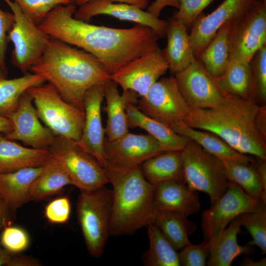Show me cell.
<instances>
[{
  "label": "cell",
  "mask_w": 266,
  "mask_h": 266,
  "mask_svg": "<svg viewBox=\"0 0 266 266\" xmlns=\"http://www.w3.org/2000/svg\"><path fill=\"white\" fill-rule=\"evenodd\" d=\"M76 5L53 8L38 27L51 38L92 54L111 75L158 46V35L151 29L136 24L121 29L92 25L75 18Z\"/></svg>",
  "instance_id": "cell-1"
},
{
  "label": "cell",
  "mask_w": 266,
  "mask_h": 266,
  "mask_svg": "<svg viewBox=\"0 0 266 266\" xmlns=\"http://www.w3.org/2000/svg\"><path fill=\"white\" fill-rule=\"evenodd\" d=\"M184 123L211 132L242 154L266 159V106L227 93L210 108L191 109Z\"/></svg>",
  "instance_id": "cell-2"
},
{
  "label": "cell",
  "mask_w": 266,
  "mask_h": 266,
  "mask_svg": "<svg viewBox=\"0 0 266 266\" xmlns=\"http://www.w3.org/2000/svg\"><path fill=\"white\" fill-rule=\"evenodd\" d=\"M31 69L52 85L64 100L83 111L86 92L110 79L94 55L52 38L39 61Z\"/></svg>",
  "instance_id": "cell-3"
},
{
  "label": "cell",
  "mask_w": 266,
  "mask_h": 266,
  "mask_svg": "<svg viewBox=\"0 0 266 266\" xmlns=\"http://www.w3.org/2000/svg\"><path fill=\"white\" fill-rule=\"evenodd\" d=\"M107 176L112 186L110 235L132 234L152 223L157 212L154 186L144 177L140 166Z\"/></svg>",
  "instance_id": "cell-4"
},
{
  "label": "cell",
  "mask_w": 266,
  "mask_h": 266,
  "mask_svg": "<svg viewBox=\"0 0 266 266\" xmlns=\"http://www.w3.org/2000/svg\"><path fill=\"white\" fill-rule=\"evenodd\" d=\"M112 190L106 186L80 191L76 211L87 250L93 258L100 257L110 235Z\"/></svg>",
  "instance_id": "cell-5"
},
{
  "label": "cell",
  "mask_w": 266,
  "mask_h": 266,
  "mask_svg": "<svg viewBox=\"0 0 266 266\" xmlns=\"http://www.w3.org/2000/svg\"><path fill=\"white\" fill-rule=\"evenodd\" d=\"M26 92L32 98L37 115L56 136L77 141L84 124V111L64 100L51 84H42Z\"/></svg>",
  "instance_id": "cell-6"
},
{
  "label": "cell",
  "mask_w": 266,
  "mask_h": 266,
  "mask_svg": "<svg viewBox=\"0 0 266 266\" xmlns=\"http://www.w3.org/2000/svg\"><path fill=\"white\" fill-rule=\"evenodd\" d=\"M181 154L186 184L207 194L213 204L225 192L230 182L222 162L190 139Z\"/></svg>",
  "instance_id": "cell-7"
},
{
  "label": "cell",
  "mask_w": 266,
  "mask_h": 266,
  "mask_svg": "<svg viewBox=\"0 0 266 266\" xmlns=\"http://www.w3.org/2000/svg\"><path fill=\"white\" fill-rule=\"evenodd\" d=\"M68 173L72 185L80 191H90L105 186L109 183L104 167L90 154L82 149L76 142L56 136L48 148Z\"/></svg>",
  "instance_id": "cell-8"
},
{
  "label": "cell",
  "mask_w": 266,
  "mask_h": 266,
  "mask_svg": "<svg viewBox=\"0 0 266 266\" xmlns=\"http://www.w3.org/2000/svg\"><path fill=\"white\" fill-rule=\"evenodd\" d=\"M266 45V1L259 0L232 22L230 61L250 63L255 53Z\"/></svg>",
  "instance_id": "cell-9"
},
{
  "label": "cell",
  "mask_w": 266,
  "mask_h": 266,
  "mask_svg": "<svg viewBox=\"0 0 266 266\" xmlns=\"http://www.w3.org/2000/svg\"><path fill=\"white\" fill-rule=\"evenodd\" d=\"M14 16V23L8 34L14 48L13 64L22 72L38 63L51 37L10 0H4Z\"/></svg>",
  "instance_id": "cell-10"
},
{
  "label": "cell",
  "mask_w": 266,
  "mask_h": 266,
  "mask_svg": "<svg viewBox=\"0 0 266 266\" xmlns=\"http://www.w3.org/2000/svg\"><path fill=\"white\" fill-rule=\"evenodd\" d=\"M262 204L265 203L250 197L238 185L230 181L223 195L202 214L204 239L210 246L233 219Z\"/></svg>",
  "instance_id": "cell-11"
},
{
  "label": "cell",
  "mask_w": 266,
  "mask_h": 266,
  "mask_svg": "<svg viewBox=\"0 0 266 266\" xmlns=\"http://www.w3.org/2000/svg\"><path fill=\"white\" fill-rule=\"evenodd\" d=\"M137 103L142 112L172 130L184 122L191 110L173 76L159 79Z\"/></svg>",
  "instance_id": "cell-12"
},
{
  "label": "cell",
  "mask_w": 266,
  "mask_h": 266,
  "mask_svg": "<svg viewBox=\"0 0 266 266\" xmlns=\"http://www.w3.org/2000/svg\"><path fill=\"white\" fill-rule=\"evenodd\" d=\"M166 151L149 134L128 132L113 141H105V170L121 173L140 166L148 159Z\"/></svg>",
  "instance_id": "cell-13"
},
{
  "label": "cell",
  "mask_w": 266,
  "mask_h": 266,
  "mask_svg": "<svg viewBox=\"0 0 266 266\" xmlns=\"http://www.w3.org/2000/svg\"><path fill=\"white\" fill-rule=\"evenodd\" d=\"M168 69L167 62L158 45L111 74L110 79L123 91H133L141 98Z\"/></svg>",
  "instance_id": "cell-14"
},
{
  "label": "cell",
  "mask_w": 266,
  "mask_h": 266,
  "mask_svg": "<svg viewBox=\"0 0 266 266\" xmlns=\"http://www.w3.org/2000/svg\"><path fill=\"white\" fill-rule=\"evenodd\" d=\"M174 77L181 95L191 109L213 107L227 93L196 59Z\"/></svg>",
  "instance_id": "cell-15"
},
{
  "label": "cell",
  "mask_w": 266,
  "mask_h": 266,
  "mask_svg": "<svg viewBox=\"0 0 266 266\" xmlns=\"http://www.w3.org/2000/svg\"><path fill=\"white\" fill-rule=\"evenodd\" d=\"M13 124L6 138L22 142L32 148L48 149L56 135L39 121L32 97L27 92L20 97L16 109L7 116Z\"/></svg>",
  "instance_id": "cell-16"
},
{
  "label": "cell",
  "mask_w": 266,
  "mask_h": 266,
  "mask_svg": "<svg viewBox=\"0 0 266 266\" xmlns=\"http://www.w3.org/2000/svg\"><path fill=\"white\" fill-rule=\"evenodd\" d=\"M104 85L93 86L86 93L83 100L85 120L82 133L76 141L84 151L106 166L105 129L102 123L101 104L104 98Z\"/></svg>",
  "instance_id": "cell-17"
},
{
  "label": "cell",
  "mask_w": 266,
  "mask_h": 266,
  "mask_svg": "<svg viewBox=\"0 0 266 266\" xmlns=\"http://www.w3.org/2000/svg\"><path fill=\"white\" fill-rule=\"evenodd\" d=\"M258 0H224L211 13H201L192 25L190 33L196 59L222 26L235 20Z\"/></svg>",
  "instance_id": "cell-18"
},
{
  "label": "cell",
  "mask_w": 266,
  "mask_h": 266,
  "mask_svg": "<svg viewBox=\"0 0 266 266\" xmlns=\"http://www.w3.org/2000/svg\"><path fill=\"white\" fill-rule=\"evenodd\" d=\"M106 15L122 21L133 22L151 29L158 36H164L167 21L156 18L134 5L114 3L107 0H95L86 3L76 9L75 18L87 21L93 17Z\"/></svg>",
  "instance_id": "cell-19"
},
{
  "label": "cell",
  "mask_w": 266,
  "mask_h": 266,
  "mask_svg": "<svg viewBox=\"0 0 266 266\" xmlns=\"http://www.w3.org/2000/svg\"><path fill=\"white\" fill-rule=\"evenodd\" d=\"M153 186L157 212H174L188 216L199 211L200 204L197 191L186 183L167 181Z\"/></svg>",
  "instance_id": "cell-20"
},
{
  "label": "cell",
  "mask_w": 266,
  "mask_h": 266,
  "mask_svg": "<svg viewBox=\"0 0 266 266\" xmlns=\"http://www.w3.org/2000/svg\"><path fill=\"white\" fill-rule=\"evenodd\" d=\"M118 85L112 80L104 85V98L106 99L105 111L107 122L105 133L107 140L113 141L129 132L126 113L127 105L137 103L138 96L130 90L123 91L121 95Z\"/></svg>",
  "instance_id": "cell-21"
},
{
  "label": "cell",
  "mask_w": 266,
  "mask_h": 266,
  "mask_svg": "<svg viewBox=\"0 0 266 266\" xmlns=\"http://www.w3.org/2000/svg\"><path fill=\"white\" fill-rule=\"evenodd\" d=\"M166 21L165 35L167 44L162 51L168 69L171 73L175 75L187 67L196 58L186 26L173 17Z\"/></svg>",
  "instance_id": "cell-22"
},
{
  "label": "cell",
  "mask_w": 266,
  "mask_h": 266,
  "mask_svg": "<svg viewBox=\"0 0 266 266\" xmlns=\"http://www.w3.org/2000/svg\"><path fill=\"white\" fill-rule=\"evenodd\" d=\"M51 157L48 149L26 147L0 133V173L41 166Z\"/></svg>",
  "instance_id": "cell-23"
},
{
  "label": "cell",
  "mask_w": 266,
  "mask_h": 266,
  "mask_svg": "<svg viewBox=\"0 0 266 266\" xmlns=\"http://www.w3.org/2000/svg\"><path fill=\"white\" fill-rule=\"evenodd\" d=\"M43 166L0 173V193L12 209L16 211L31 201L34 183Z\"/></svg>",
  "instance_id": "cell-24"
},
{
  "label": "cell",
  "mask_w": 266,
  "mask_h": 266,
  "mask_svg": "<svg viewBox=\"0 0 266 266\" xmlns=\"http://www.w3.org/2000/svg\"><path fill=\"white\" fill-rule=\"evenodd\" d=\"M129 128H139L145 130L164 147L166 151H181L190 139L180 135L164 124L142 112L135 104L126 106Z\"/></svg>",
  "instance_id": "cell-25"
},
{
  "label": "cell",
  "mask_w": 266,
  "mask_h": 266,
  "mask_svg": "<svg viewBox=\"0 0 266 266\" xmlns=\"http://www.w3.org/2000/svg\"><path fill=\"white\" fill-rule=\"evenodd\" d=\"M175 133L194 141L220 160L250 164L253 156L242 154L233 149L217 135L209 131L192 128L182 122L173 129Z\"/></svg>",
  "instance_id": "cell-26"
},
{
  "label": "cell",
  "mask_w": 266,
  "mask_h": 266,
  "mask_svg": "<svg viewBox=\"0 0 266 266\" xmlns=\"http://www.w3.org/2000/svg\"><path fill=\"white\" fill-rule=\"evenodd\" d=\"M241 227L237 217L209 246V254L206 262L208 266H230L239 256L252 252L250 245L241 246L237 242V235Z\"/></svg>",
  "instance_id": "cell-27"
},
{
  "label": "cell",
  "mask_w": 266,
  "mask_h": 266,
  "mask_svg": "<svg viewBox=\"0 0 266 266\" xmlns=\"http://www.w3.org/2000/svg\"><path fill=\"white\" fill-rule=\"evenodd\" d=\"M143 175L153 185L174 181L186 183L181 151H165L153 156L140 166Z\"/></svg>",
  "instance_id": "cell-28"
},
{
  "label": "cell",
  "mask_w": 266,
  "mask_h": 266,
  "mask_svg": "<svg viewBox=\"0 0 266 266\" xmlns=\"http://www.w3.org/2000/svg\"><path fill=\"white\" fill-rule=\"evenodd\" d=\"M231 24L222 26L196 59L216 79L222 75L230 62Z\"/></svg>",
  "instance_id": "cell-29"
},
{
  "label": "cell",
  "mask_w": 266,
  "mask_h": 266,
  "mask_svg": "<svg viewBox=\"0 0 266 266\" xmlns=\"http://www.w3.org/2000/svg\"><path fill=\"white\" fill-rule=\"evenodd\" d=\"M187 217L177 212L157 211L152 222L176 251L191 243L188 236L197 230Z\"/></svg>",
  "instance_id": "cell-30"
},
{
  "label": "cell",
  "mask_w": 266,
  "mask_h": 266,
  "mask_svg": "<svg viewBox=\"0 0 266 266\" xmlns=\"http://www.w3.org/2000/svg\"><path fill=\"white\" fill-rule=\"evenodd\" d=\"M68 185H72V182L68 173L51 156L43 166L42 170L34 183L31 201H39L57 195Z\"/></svg>",
  "instance_id": "cell-31"
},
{
  "label": "cell",
  "mask_w": 266,
  "mask_h": 266,
  "mask_svg": "<svg viewBox=\"0 0 266 266\" xmlns=\"http://www.w3.org/2000/svg\"><path fill=\"white\" fill-rule=\"evenodd\" d=\"M255 159V158H254ZM229 181L238 185L249 196L266 204V189L254 164L222 161Z\"/></svg>",
  "instance_id": "cell-32"
},
{
  "label": "cell",
  "mask_w": 266,
  "mask_h": 266,
  "mask_svg": "<svg viewBox=\"0 0 266 266\" xmlns=\"http://www.w3.org/2000/svg\"><path fill=\"white\" fill-rule=\"evenodd\" d=\"M149 247L143 256L148 266H180L178 253L153 223L146 227Z\"/></svg>",
  "instance_id": "cell-33"
},
{
  "label": "cell",
  "mask_w": 266,
  "mask_h": 266,
  "mask_svg": "<svg viewBox=\"0 0 266 266\" xmlns=\"http://www.w3.org/2000/svg\"><path fill=\"white\" fill-rule=\"evenodd\" d=\"M45 82L40 75L33 73L23 76L0 80V115L7 116L17 108L21 96L30 88Z\"/></svg>",
  "instance_id": "cell-34"
},
{
  "label": "cell",
  "mask_w": 266,
  "mask_h": 266,
  "mask_svg": "<svg viewBox=\"0 0 266 266\" xmlns=\"http://www.w3.org/2000/svg\"><path fill=\"white\" fill-rule=\"evenodd\" d=\"M216 80L225 92L244 99H250V63L231 61Z\"/></svg>",
  "instance_id": "cell-35"
},
{
  "label": "cell",
  "mask_w": 266,
  "mask_h": 266,
  "mask_svg": "<svg viewBox=\"0 0 266 266\" xmlns=\"http://www.w3.org/2000/svg\"><path fill=\"white\" fill-rule=\"evenodd\" d=\"M238 217L241 227L248 231L252 238L247 244L257 246L262 254H266V204H262L257 209L245 212Z\"/></svg>",
  "instance_id": "cell-36"
},
{
  "label": "cell",
  "mask_w": 266,
  "mask_h": 266,
  "mask_svg": "<svg viewBox=\"0 0 266 266\" xmlns=\"http://www.w3.org/2000/svg\"><path fill=\"white\" fill-rule=\"evenodd\" d=\"M250 98L258 104L266 102V45L259 49L250 62Z\"/></svg>",
  "instance_id": "cell-37"
},
{
  "label": "cell",
  "mask_w": 266,
  "mask_h": 266,
  "mask_svg": "<svg viewBox=\"0 0 266 266\" xmlns=\"http://www.w3.org/2000/svg\"><path fill=\"white\" fill-rule=\"evenodd\" d=\"M23 12L36 25H39L47 14L60 4H69L72 0H13Z\"/></svg>",
  "instance_id": "cell-38"
},
{
  "label": "cell",
  "mask_w": 266,
  "mask_h": 266,
  "mask_svg": "<svg viewBox=\"0 0 266 266\" xmlns=\"http://www.w3.org/2000/svg\"><path fill=\"white\" fill-rule=\"evenodd\" d=\"M1 231L0 244L10 253H21L29 246L30 236L24 228L9 225Z\"/></svg>",
  "instance_id": "cell-39"
},
{
  "label": "cell",
  "mask_w": 266,
  "mask_h": 266,
  "mask_svg": "<svg viewBox=\"0 0 266 266\" xmlns=\"http://www.w3.org/2000/svg\"><path fill=\"white\" fill-rule=\"evenodd\" d=\"M209 254V246L204 240L199 244L191 243L180 249L178 257L180 266H204Z\"/></svg>",
  "instance_id": "cell-40"
},
{
  "label": "cell",
  "mask_w": 266,
  "mask_h": 266,
  "mask_svg": "<svg viewBox=\"0 0 266 266\" xmlns=\"http://www.w3.org/2000/svg\"><path fill=\"white\" fill-rule=\"evenodd\" d=\"M214 0H180L177 10L173 17L182 22L187 28L191 27L202 10Z\"/></svg>",
  "instance_id": "cell-41"
},
{
  "label": "cell",
  "mask_w": 266,
  "mask_h": 266,
  "mask_svg": "<svg viewBox=\"0 0 266 266\" xmlns=\"http://www.w3.org/2000/svg\"><path fill=\"white\" fill-rule=\"evenodd\" d=\"M70 212L71 204L69 199L62 197L49 202L45 207L44 213L49 222L62 224L68 220Z\"/></svg>",
  "instance_id": "cell-42"
},
{
  "label": "cell",
  "mask_w": 266,
  "mask_h": 266,
  "mask_svg": "<svg viewBox=\"0 0 266 266\" xmlns=\"http://www.w3.org/2000/svg\"><path fill=\"white\" fill-rule=\"evenodd\" d=\"M14 23L13 13L4 11L0 9V69L5 75L7 72L6 64V53L8 34Z\"/></svg>",
  "instance_id": "cell-43"
},
{
  "label": "cell",
  "mask_w": 266,
  "mask_h": 266,
  "mask_svg": "<svg viewBox=\"0 0 266 266\" xmlns=\"http://www.w3.org/2000/svg\"><path fill=\"white\" fill-rule=\"evenodd\" d=\"M15 212L9 206L0 193V231L11 223L15 217Z\"/></svg>",
  "instance_id": "cell-44"
},
{
  "label": "cell",
  "mask_w": 266,
  "mask_h": 266,
  "mask_svg": "<svg viewBox=\"0 0 266 266\" xmlns=\"http://www.w3.org/2000/svg\"><path fill=\"white\" fill-rule=\"evenodd\" d=\"M180 0H155L148 6L146 11L156 18H159L163 9L166 6L178 9Z\"/></svg>",
  "instance_id": "cell-45"
},
{
  "label": "cell",
  "mask_w": 266,
  "mask_h": 266,
  "mask_svg": "<svg viewBox=\"0 0 266 266\" xmlns=\"http://www.w3.org/2000/svg\"><path fill=\"white\" fill-rule=\"evenodd\" d=\"M41 265V262L36 258L17 253L12 255L7 266H39Z\"/></svg>",
  "instance_id": "cell-46"
},
{
  "label": "cell",
  "mask_w": 266,
  "mask_h": 266,
  "mask_svg": "<svg viewBox=\"0 0 266 266\" xmlns=\"http://www.w3.org/2000/svg\"><path fill=\"white\" fill-rule=\"evenodd\" d=\"M95 0H72V3L79 6L88 2ZM112 2L126 3L136 6L144 9L149 5V0H107Z\"/></svg>",
  "instance_id": "cell-47"
},
{
  "label": "cell",
  "mask_w": 266,
  "mask_h": 266,
  "mask_svg": "<svg viewBox=\"0 0 266 266\" xmlns=\"http://www.w3.org/2000/svg\"><path fill=\"white\" fill-rule=\"evenodd\" d=\"M254 158V166L260 176L264 187L266 189V159Z\"/></svg>",
  "instance_id": "cell-48"
},
{
  "label": "cell",
  "mask_w": 266,
  "mask_h": 266,
  "mask_svg": "<svg viewBox=\"0 0 266 266\" xmlns=\"http://www.w3.org/2000/svg\"><path fill=\"white\" fill-rule=\"evenodd\" d=\"M13 129L11 121L8 117L0 115V133L4 134L9 133Z\"/></svg>",
  "instance_id": "cell-49"
},
{
  "label": "cell",
  "mask_w": 266,
  "mask_h": 266,
  "mask_svg": "<svg viewBox=\"0 0 266 266\" xmlns=\"http://www.w3.org/2000/svg\"><path fill=\"white\" fill-rule=\"evenodd\" d=\"M13 254L4 248L0 244V266H7Z\"/></svg>",
  "instance_id": "cell-50"
},
{
  "label": "cell",
  "mask_w": 266,
  "mask_h": 266,
  "mask_svg": "<svg viewBox=\"0 0 266 266\" xmlns=\"http://www.w3.org/2000/svg\"><path fill=\"white\" fill-rule=\"evenodd\" d=\"M240 265L243 266H266V259L265 258L258 261H254L247 257H245L243 258Z\"/></svg>",
  "instance_id": "cell-51"
},
{
  "label": "cell",
  "mask_w": 266,
  "mask_h": 266,
  "mask_svg": "<svg viewBox=\"0 0 266 266\" xmlns=\"http://www.w3.org/2000/svg\"><path fill=\"white\" fill-rule=\"evenodd\" d=\"M4 74L3 73L1 70L0 69V80L4 78Z\"/></svg>",
  "instance_id": "cell-52"
},
{
  "label": "cell",
  "mask_w": 266,
  "mask_h": 266,
  "mask_svg": "<svg viewBox=\"0 0 266 266\" xmlns=\"http://www.w3.org/2000/svg\"><path fill=\"white\" fill-rule=\"evenodd\" d=\"M264 0V1H266V0Z\"/></svg>",
  "instance_id": "cell-53"
}]
</instances>
